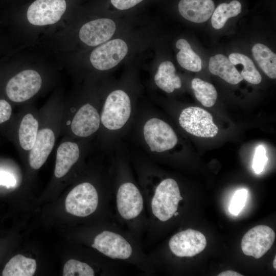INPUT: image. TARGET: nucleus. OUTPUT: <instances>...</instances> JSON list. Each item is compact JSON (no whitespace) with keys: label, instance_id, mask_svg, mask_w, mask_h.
Returning <instances> with one entry per match:
<instances>
[{"label":"nucleus","instance_id":"obj_33","mask_svg":"<svg viewBox=\"0 0 276 276\" xmlns=\"http://www.w3.org/2000/svg\"><path fill=\"white\" fill-rule=\"evenodd\" d=\"M218 276H242L243 275L233 270H228L219 273Z\"/></svg>","mask_w":276,"mask_h":276},{"label":"nucleus","instance_id":"obj_11","mask_svg":"<svg viewBox=\"0 0 276 276\" xmlns=\"http://www.w3.org/2000/svg\"><path fill=\"white\" fill-rule=\"evenodd\" d=\"M92 247L112 259H126L132 252L130 244L123 237L107 231L95 237Z\"/></svg>","mask_w":276,"mask_h":276},{"label":"nucleus","instance_id":"obj_22","mask_svg":"<svg viewBox=\"0 0 276 276\" xmlns=\"http://www.w3.org/2000/svg\"><path fill=\"white\" fill-rule=\"evenodd\" d=\"M176 47L179 50L176 55L180 65L192 72H197L201 70V59L192 49L190 43L185 39H179L176 43Z\"/></svg>","mask_w":276,"mask_h":276},{"label":"nucleus","instance_id":"obj_7","mask_svg":"<svg viewBox=\"0 0 276 276\" xmlns=\"http://www.w3.org/2000/svg\"><path fill=\"white\" fill-rule=\"evenodd\" d=\"M275 236L270 227L265 225L256 226L243 236L241 243L242 251L246 256L259 259L270 249Z\"/></svg>","mask_w":276,"mask_h":276},{"label":"nucleus","instance_id":"obj_31","mask_svg":"<svg viewBox=\"0 0 276 276\" xmlns=\"http://www.w3.org/2000/svg\"><path fill=\"white\" fill-rule=\"evenodd\" d=\"M143 0H110L112 5L119 10L132 8Z\"/></svg>","mask_w":276,"mask_h":276},{"label":"nucleus","instance_id":"obj_24","mask_svg":"<svg viewBox=\"0 0 276 276\" xmlns=\"http://www.w3.org/2000/svg\"><path fill=\"white\" fill-rule=\"evenodd\" d=\"M242 6L238 1H233L228 4H220L212 14L211 23L213 27L216 29L222 28L227 20L231 17L236 16L241 13Z\"/></svg>","mask_w":276,"mask_h":276},{"label":"nucleus","instance_id":"obj_8","mask_svg":"<svg viewBox=\"0 0 276 276\" xmlns=\"http://www.w3.org/2000/svg\"><path fill=\"white\" fill-rule=\"evenodd\" d=\"M128 47L121 39L109 40L91 52L90 61L96 69L105 71L116 66L126 55Z\"/></svg>","mask_w":276,"mask_h":276},{"label":"nucleus","instance_id":"obj_13","mask_svg":"<svg viewBox=\"0 0 276 276\" xmlns=\"http://www.w3.org/2000/svg\"><path fill=\"white\" fill-rule=\"evenodd\" d=\"M116 29L114 22L109 18H99L85 24L79 31L80 40L91 47L108 40Z\"/></svg>","mask_w":276,"mask_h":276},{"label":"nucleus","instance_id":"obj_32","mask_svg":"<svg viewBox=\"0 0 276 276\" xmlns=\"http://www.w3.org/2000/svg\"><path fill=\"white\" fill-rule=\"evenodd\" d=\"M16 182V179L12 174L7 171L0 170V185L9 188L14 187Z\"/></svg>","mask_w":276,"mask_h":276},{"label":"nucleus","instance_id":"obj_35","mask_svg":"<svg viewBox=\"0 0 276 276\" xmlns=\"http://www.w3.org/2000/svg\"><path fill=\"white\" fill-rule=\"evenodd\" d=\"M178 215V213H177L176 212L174 214V215H175V216H177Z\"/></svg>","mask_w":276,"mask_h":276},{"label":"nucleus","instance_id":"obj_6","mask_svg":"<svg viewBox=\"0 0 276 276\" xmlns=\"http://www.w3.org/2000/svg\"><path fill=\"white\" fill-rule=\"evenodd\" d=\"M145 140L153 152H161L173 148L177 143L176 133L165 122L152 118L145 123Z\"/></svg>","mask_w":276,"mask_h":276},{"label":"nucleus","instance_id":"obj_23","mask_svg":"<svg viewBox=\"0 0 276 276\" xmlns=\"http://www.w3.org/2000/svg\"><path fill=\"white\" fill-rule=\"evenodd\" d=\"M252 53L260 68L272 79L276 78V55L270 49L262 43H256L252 48Z\"/></svg>","mask_w":276,"mask_h":276},{"label":"nucleus","instance_id":"obj_27","mask_svg":"<svg viewBox=\"0 0 276 276\" xmlns=\"http://www.w3.org/2000/svg\"><path fill=\"white\" fill-rule=\"evenodd\" d=\"M64 276H94L93 269L87 264L71 259L67 261L63 267Z\"/></svg>","mask_w":276,"mask_h":276},{"label":"nucleus","instance_id":"obj_1","mask_svg":"<svg viewBox=\"0 0 276 276\" xmlns=\"http://www.w3.org/2000/svg\"><path fill=\"white\" fill-rule=\"evenodd\" d=\"M182 199L176 181L172 178L164 179L157 187L152 199V213L159 220L167 221L176 212Z\"/></svg>","mask_w":276,"mask_h":276},{"label":"nucleus","instance_id":"obj_15","mask_svg":"<svg viewBox=\"0 0 276 276\" xmlns=\"http://www.w3.org/2000/svg\"><path fill=\"white\" fill-rule=\"evenodd\" d=\"M55 142V134L51 129L43 128L38 131L29 155V165L32 168L38 169L44 164L53 150Z\"/></svg>","mask_w":276,"mask_h":276},{"label":"nucleus","instance_id":"obj_25","mask_svg":"<svg viewBox=\"0 0 276 276\" xmlns=\"http://www.w3.org/2000/svg\"><path fill=\"white\" fill-rule=\"evenodd\" d=\"M228 59L234 65H243V69L240 73L243 79L254 84L261 82V76L252 60L248 57L242 54L234 53L229 55Z\"/></svg>","mask_w":276,"mask_h":276},{"label":"nucleus","instance_id":"obj_9","mask_svg":"<svg viewBox=\"0 0 276 276\" xmlns=\"http://www.w3.org/2000/svg\"><path fill=\"white\" fill-rule=\"evenodd\" d=\"M66 8L65 0H36L29 6L27 16L33 25H52L60 20Z\"/></svg>","mask_w":276,"mask_h":276},{"label":"nucleus","instance_id":"obj_5","mask_svg":"<svg viewBox=\"0 0 276 276\" xmlns=\"http://www.w3.org/2000/svg\"><path fill=\"white\" fill-rule=\"evenodd\" d=\"M42 79L35 71H23L8 82L6 91L8 98L15 102H22L33 97L40 89Z\"/></svg>","mask_w":276,"mask_h":276},{"label":"nucleus","instance_id":"obj_34","mask_svg":"<svg viewBox=\"0 0 276 276\" xmlns=\"http://www.w3.org/2000/svg\"><path fill=\"white\" fill-rule=\"evenodd\" d=\"M275 260H276V257H274L273 262V265L274 269L276 268V265H275Z\"/></svg>","mask_w":276,"mask_h":276},{"label":"nucleus","instance_id":"obj_17","mask_svg":"<svg viewBox=\"0 0 276 276\" xmlns=\"http://www.w3.org/2000/svg\"><path fill=\"white\" fill-rule=\"evenodd\" d=\"M79 148L74 142L61 143L57 150L54 175L57 178L64 176L79 159Z\"/></svg>","mask_w":276,"mask_h":276},{"label":"nucleus","instance_id":"obj_19","mask_svg":"<svg viewBox=\"0 0 276 276\" xmlns=\"http://www.w3.org/2000/svg\"><path fill=\"white\" fill-rule=\"evenodd\" d=\"M154 81L157 86L167 93H172L175 89L181 86L180 78L175 74V68L170 61H165L160 64Z\"/></svg>","mask_w":276,"mask_h":276},{"label":"nucleus","instance_id":"obj_14","mask_svg":"<svg viewBox=\"0 0 276 276\" xmlns=\"http://www.w3.org/2000/svg\"><path fill=\"white\" fill-rule=\"evenodd\" d=\"M100 117L96 110L87 103L76 113L71 125L72 132L76 135L87 137L95 133L99 128Z\"/></svg>","mask_w":276,"mask_h":276},{"label":"nucleus","instance_id":"obj_20","mask_svg":"<svg viewBox=\"0 0 276 276\" xmlns=\"http://www.w3.org/2000/svg\"><path fill=\"white\" fill-rule=\"evenodd\" d=\"M36 262L34 259L18 254L12 258L3 271V276H32L35 272Z\"/></svg>","mask_w":276,"mask_h":276},{"label":"nucleus","instance_id":"obj_29","mask_svg":"<svg viewBox=\"0 0 276 276\" xmlns=\"http://www.w3.org/2000/svg\"><path fill=\"white\" fill-rule=\"evenodd\" d=\"M266 151L264 146L260 145L256 150L253 159L252 168L256 174L262 172L268 160Z\"/></svg>","mask_w":276,"mask_h":276},{"label":"nucleus","instance_id":"obj_16","mask_svg":"<svg viewBox=\"0 0 276 276\" xmlns=\"http://www.w3.org/2000/svg\"><path fill=\"white\" fill-rule=\"evenodd\" d=\"M215 9L212 0H180L178 10L185 19L196 23L207 21Z\"/></svg>","mask_w":276,"mask_h":276},{"label":"nucleus","instance_id":"obj_21","mask_svg":"<svg viewBox=\"0 0 276 276\" xmlns=\"http://www.w3.org/2000/svg\"><path fill=\"white\" fill-rule=\"evenodd\" d=\"M39 124L31 113L26 114L22 118L18 129V139L21 147L30 150L33 147L38 132Z\"/></svg>","mask_w":276,"mask_h":276},{"label":"nucleus","instance_id":"obj_26","mask_svg":"<svg viewBox=\"0 0 276 276\" xmlns=\"http://www.w3.org/2000/svg\"><path fill=\"white\" fill-rule=\"evenodd\" d=\"M191 85L195 97L202 105L211 107L214 105L217 98V93L212 84L195 78L192 80Z\"/></svg>","mask_w":276,"mask_h":276},{"label":"nucleus","instance_id":"obj_12","mask_svg":"<svg viewBox=\"0 0 276 276\" xmlns=\"http://www.w3.org/2000/svg\"><path fill=\"white\" fill-rule=\"evenodd\" d=\"M119 213L124 219L129 220L136 217L143 208L142 195L137 188L131 182L122 184L117 195Z\"/></svg>","mask_w":276,"mask_h":276},{"label":"nucleus","instance_id":"obj_2","mask_svg":"<svg viewBox=\"0 0 276 276\" xmlns=\"http://www.w3.org/2000/svg\"><path fill=\"white\" fill-rule=\"evenodd\" d=\"M131 113L130 100L128 95L122 90L111 92L104 105L101 120L109 130L122 128L128 120Z\"/></svg>","mask_w":276,"mask_h":276},{"label":"nucleus","instance_id":"obj_4","mask_svg":"<svg viewBox=\"0 0 276 276\" xmlns=\"http://www.w3.org/2000/svg\"><path fill=\"white\" fill-rule=\"evenodd\" d=\"M98 204V195L90 183L83 182L73 188L65 199L66 211L78 217H86L94 213Z\"/></svg>","mask_w":276,"mask_h":276},{"label":"nucleus","instance_id":"obj_18","mask_svg":"<svg viewBox=\"0 0 276 276\" xmlns=\"http://www.w3.org/2000/svg\"><path fill=\"white\" fill-rule=\"evenodd\" d=\"M209 69L212 74L218 76L231 84H237L243 79L234 65L222 54H217L210 58Z\"/></svg>","mask_w":276,"mask_h":276},{"label":"nucleus","instance_id":"obj_30","mask_svg":"<svg viewBox=\"0 0 276 276\" xmlns=\"http://www.w3.org/2000/svg\"><path fill=\"white\" fill-rule=\"evenodd\" d=\"M12 108L5 100L0 99V124L8 121L11 115Z\"/></svg>","mask_w":276,"mask_h":276},{"label":"nucleus","instance_id":"obj_28","mask_svg":"<svg viewBox=\"0 0 276 276\" xmlns=\"http://www.w3.org/2000/svg\"><path fill=\"white\" fill-rule=\"evenodd\" d=\"M247 197V191L245 189L235 192L228 207L229 212L234 215H238L245 206Z\"/></svg>","mask_w":276,"mask_h":276},{"label":"nucleus","instance_id":"obj_3","mask_svg":"<svg viewBox=\"0 0 276 276\" xmlns=\"http://www.w3.org/2000/svg\"><path fill=\"white\" fill-rule=\"evenodd\" d=\"M179 122L186 131L196 136L213 137L218 132L212 116L200 107L191 106L184 109L180 114Z\"/></svg>","mask_w":276,"mask_h":276},{"label":"nucleus","instance_id":"obj_10","mask_svg":"<svg viewBox=\"0 0 276 276\" xmlns=\"http://www.w3.org/2000/svg\"><path fill=\"white\" fill-rule=\"evenodd\" d=\"M171 251L179 257H192L203 251L206 240L201 232L191 228L173 236L169 242Z\"/></svg>","mask_w":276,"mask_h":276}]
</instances>
